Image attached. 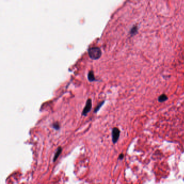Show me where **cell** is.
<instances>
[{"instance_id": "cell-1", "label": "cell", "mask_w": 184, "mask_h": 184, "mask_svg": "<svg viewBox=\"0 0 184 184\" xmlns=\"http://www.w3.org/2000/svg\"><path fill=\"white\" fill-rule=\"evenodd\" d=\"M88 51L90 58L93 60L98 59L102 56V50L99 47L90 48Z\"/></svg>"}, {"instance_id": "cell-2", "label": "cell", "mask_w": 184, "mask_h": 184, "mask_svg": "<svg viewBox=\"0 0 184 184\" xmlns=\"http://www.w3.org/2000/svg\"><path fill=\"white\" fill-rule=\"evenodd\" d=\"M91 108H92V100L91 99L89 98L86 102V104L84 107V109L82 111V115L83 116H86L91 111Z\"/></svg>"}, {"instance_id": "cell-3", "label": "cell", "mask_w": 184, "mask_h": 184, "mask_svg": "<svg viewBox=\"0 0 184 184\" xmlns=\"http://www.w3.org/2000/svg\"><path fill=\"white\" fill-rule=\"evenodd\" d=\"M120 135V131L118 128L115 127L112 130V141L113 143H116L119 138Z\"/></svg>"}, {"instance_id": "cell-4", "label": "cell", "mask_w": 184, "mask_h": 184, "mask_svg": "<svg viewBox=\"0 0 184 184\" xmlns=\"http://www.w3.org/2000/svg\"><path fill=\"white\" fill-rule=\"evenodd\" d=\"M88 80L90 82H93V81H96V78L95 77V76H94V73H93V71L91 70L88 73Z\"/></svg>"}, {"instance_id": "cell-5", "label": "cell", "mask_w": 184, "mask_h": 184, "mask_svg": "<svg viewBox=\"0 0 184 184\" xmlns=\"http://www.w3.org/2000/svg\"><path fill=\"white\" fill-rule=\"evenodd\" d=\"M62 147H59L58 148L57 151H56V152L55 155V156H54V158H53V161H55L57 159V158L58 157V156L61 155V152H62Z\"/></svg>"}, {"instance_id": "cell-6", "label": "cell", "mask_w": 184, "mask_h": 184, "mask_svg": "<svg viewBox=\"0 0 184 184\" xmlns=\"http://www.w3.org/2000/svg\"><path fill=\"white\" fill-rule=\"evenodd\" d=\"M167 100V97L166 96V95H161L160 96H159V98H158V101L160 102H164L165 101H166Z\"/></svg>"}, {"instance_id": "cell-7", "label": "cell", "mask_w": 184, "mask_h": 184, "mask_svg": "<svg viewBox=\"0 0 184 184\" xmlns=\"http://www.w3.org/2000/svg\"><path fill=\"white\" fill-rule=\"evenodd\" d=\"M104 102H105V101H103L102 102L100 103L97 106V107L95 108V110H94V112H95V113H96L97 111H98L100 109V108L103 106V105L104 104Z\"/></svg>"}, {"instance_id": "cell-8", "label": "cell", "mask_w": 184, "mask_h": 184, "mask_svg": "<svg viewBox=\"0 0 184 184\" xmlns=\"http://www.w3.org/2000/svg\"><path fill=\"white\" fill-rule=\"evenodd\" d=\"M137 26H134L133 27V28L131 29V31H130V34L131 35H135L136 33H137Z\"/></svg>"}, {"instance_id": "cell-9", "label": "cell", "mask_w": 184, "mask_h": 184, "mask_svg": "<svg viewBox=\"0 0 184 184\" xmlns=\"http://www.w3.org/2000/svg\"><path fill=\"white\" fill-rule=\"evenodd\" d=\"M53 127L54 128H55L56 130H58L59 128V125L58 123H55L53 124Z\"/></svg>"}, {"instance_id": "cell-10", "label": "cell", "mask_w": 184, "mask_h": 184, "mask_svg": "<svg viewBox=\"0 0 184 184\" xmlns=\"http://www.w3.org/2000/svg\"><path fill=\"white\" fill-rule=\"evenodd\" d=\"M123 157H124V155H123V154H121V155L120 156V157H119V158H120V159H122L123 158Z\"/></svg>"}]
</instances>
